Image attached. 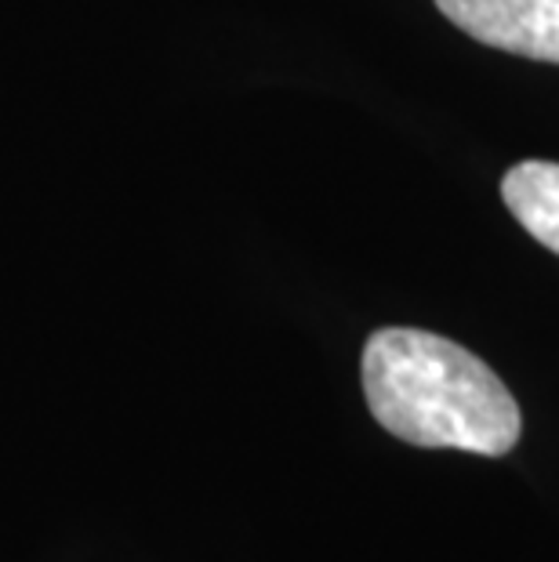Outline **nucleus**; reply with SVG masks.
<instances>
[{
  "mask_svg": "<svg viewBox=\"0 0 559 562\" xmlns=\"http://www.w3.org/2000/svg\"><path fill=\"white\" fill-rule=\"evenodd\" d=\"M364 396L374 422L411 447L502 458L523 428L513 392L480 356L414 327L367 338Z\"/></svg>",
  "mask_w": 559,
  "mask_h": 562,
  "instance_id": "nucleus-1",
  "label": "nucleus"
},
{
  "mask_svg": "<svg viewBox=\"0 0 559 562\" xmlns=\"http://www.w3.org/2000/svg\"><path fill=\"white\" fill-rule=\"evenodd\" d=\"M472 41L538 63H559V0H436Z\"/></svg>",
  "mask_w": 559,
  "mask_h": 562,
  "instance_id": "nucleus-2",
  "label": "nucleus"
},
{
  "mask_svg": "<svg viewBox=\"0 0 559 562\" xmlns=\"http://www.w3.org/2000/svg\"><path fill=\"white\" fill-rule=\"evenodd\" d=\"M502 200L534 240L559 255V164H516L502 182Z\"/></svg>",
  "mask_w": 559,
  "mask_h": 562,
  "instance_id": "nucleus-3",
  "label": "nucleus"
}]
</instances>
